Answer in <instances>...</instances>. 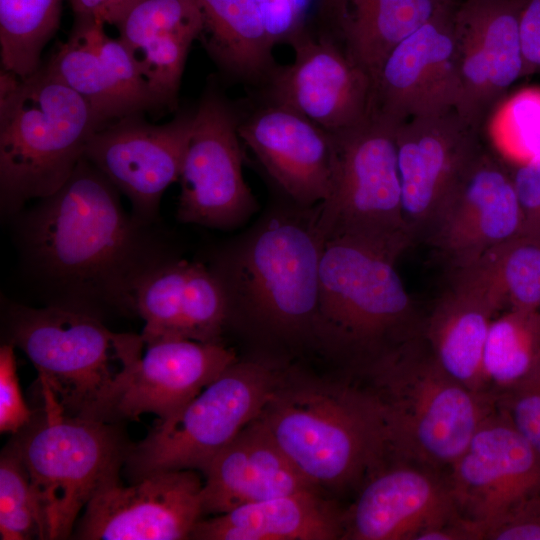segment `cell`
Returning a JSON list of instances; mask_svg holds the SVG:
<instances>
[{"label":"cell","mask_w":540,"mask_h":540,"mask_svg":"<svg viewBox=\"0 0 540 540\" xmlns=\"http://www.w3.org/2000/svg\"><path fill=\"white\" fill-rule=\"evenodd\" d=\"M119 194L83 157L57 192L13 216L22 267L45 305L136 314L138 283L173 256Z\"/></svg>","instance_id":"obj_1"},{"label":"cell","mask_w":540,"mask_h":540,"mask_svg":"<svg viewBox=\"0 0 540 540\" xmlns=\"http://www.w3.org/2000/svg\"><path fill=\"white\" fill-rule=\"evenodd\" d=\"M324 244L316 207L285 200L218 249L208 267L224 290L228 324L242 316L281 338L315 335Z\"/></svg>","instance_id":"obj_2"},{"label":"cell","mask_w":540,"mask_h":540,"mask_svg":"<svg viewBox=\"0 0 540 540\" xmlns=\"http://www.w3.org/2000/svg\"><path fill=\"white\" fill-rule=\"evenodd\" d=\"M107 123L46 65L20 78L1 69L0 205L13 217L57 192Z\"/></svg>","instance_id":"obj_3"},{"label":"cell","mask_w":540,"mask_h":540,"mask_svg":"<svg viewBox=\"0 0 540 540\" xmlns=\"http://www.w3.org/2000/svg\"><path fill=\"white\" fill-rule=\"evenodd\" d=\"M359 371L382 416L391 459L449 468L496 410L493 395L442 370L422 334Z\"/></svg>","instance_id":"obj_4"},{"label":"cell","mask_w":540,"mask_h":540,"mask_svg":"<svg viewBox=\"0 0 540 540\" xmlns=\"http://www.w3.org/2000/svg\"><path fill=\"white\" fill-rule=\"evenodd\" d=\"M9 343L39 374L45 402L65 414L108 421L121 386L144 346L141 335L114 333L86 312L10 304Z\"/></svg>","instance_id":"obj_5"},{"label":"cell","mask_w":540,"mask_h":540,"mask_svg":"<svg viewBox=\"0 0 540 540\" xmlns=\"http://www.w3.org/2000/svg\"><path fill=\"white\" fill-rule=\"evenodd\" d=\"M257 419L315 486L349 488L390 457L378 406L363 387H280Z\"/></svg>","instance_id":"obj_6"},{"label":"cell","mask_w":540,"mask_h":540,"mask_svg":"<svg viewBox=\"0 0 540 540\" xmlns=\"http://www.w3.org/2000/svg\"><path fill=\"white\" fill-rule=\"evenodd\" d=\"M395 265L348 240L324 244L315 335L359 370L422 334L424 318Z\"/></svg>","instance_id":"obj_7"},{"label":"cell","mask_w":540,"mask_h":540,"mask_svg":"<svg viewBox=\"0 0 540 540\" xmlns=\"http://www.w3.org/2000/svg\"><path fill=\"white\" fill-rule=\"evenodd\" d=\"M117 422L65 414L44 402L14 444L27 470L39 539H66L76 518L105 485L119 480L131 445Z\"/></svg>","instance_id":"obj_8"},{"label":"cell","mask_w":540,"mask_h":540,"mask_svg":"<svg viewBox=\"0 0 540 540\" xmlns=\"http://www.w3.org/2000/svg\"><path fill=\"white\" fill-rule=\"evenodd\" d=\"M395 124L376 115L333 133L332 186L316 206L326 242L344 239L397 262L415 242L407 226L397 163Z\"/></svg>","instance_id":"obj_9"},{"label":"cell","mask_w":540,"mask_h":540,"mask_svg":"<svg viewBox=\"0 0 540 540\" xmlns=\"http://www.w3.org/2000/svg\"><path fill=\"white\" fill-rule=\"evenodd\" d=\"M279 376L267 359L240 361L166 419H159L125 464L137 481L149 475L181 469L206 470L248 424L262 412L279 388Z\"/></svg>","instance_id":"obj_10"},{"label":"cell","mask_w":540,"mask_h":540,"mask_svg":"<svg viewBox=\"0 0 540 540\" xmlns=\"http://www.w3.org/2000/svg\"><path fill=\"white\" fill-rule=\"evenodd\" d=\"M239 121L236 109L219 92L211 90L201 98L179 179V221L230 230L258 210L243 176Z\"/></svg>","instance_id":"obj_11"},{"label":"cell","mask_w":540,"mask_h":540,"mask_svg":"<svg viewBox=\"0 0 540 540\" xmlns=\"http://www.w3.org/2000/svg\"><path fill=\"white\" fill-rule=\"evenodd\" d=\"M289 45L294 59L277 65L263 85L266 101L286 106L332 133L371 116V78L327 29L312 28Z\"/></svg>","instance_id":"obj_12"},{"label":"cell","mask_w":540,"mask_h":540,"mask_svg":"<svg viewBox=\"0 0 540 540\" xmlns=\"http://www.w3.org/2000/svg\"><path fill=\"white\" fill-rule=\"evenodd\" d=\"M194 112L180 113L157 125L141 114L114 120L92 136L85 158L132 205V215L144 224L155 222L169 185L181 176Z\"/></svg>","instance_id":"obj_13"},{"label":"cell","mask_w":540,"mask_h":540,"mask_svg":"<svg viewBox=\"0 0 540 540\" xmlns=\"http://www.w3.org/2000/svg\"><path fill=\"white\" fill-rule=\"evenodd\" d=\"M448 469L454 504L482 539L508 510L540 495V453L497 409Z\"/></svg>","instance_id":"obj_14"},{"label":"cell","mask_w":540,"mask_h":540,"mask_svg":"<svg viewBox=\"0 0 540 540\" xmlns=\"http://www.w3.org/2000/svg\"><path fill=\"white\" fill-rule=\"evenodd\" d=\"M523 231L511 170L483 148L445 200L425 240L453 272Z\"/></svg>","instance_id":"obj_15"},{"label":"cell","mask_w":540,"mask_h":540,"mask_svg":"<svg viewBox=\"0 0 540 540\" xmlns=\"http://www.w3.org/2000/svg\"><path fill=\"white\" fill-rule=\"evenodd\" d=\"M480 132L455 108L414 117L398 127L403 211L414 242L426 239L445 200L484 148Z\"/></svg>","instance_id":"obj_16"},{"label":"cell","mask_w":540,"mask_h":540,"mask_svg":"<svg viewBox=\"0 0 540 540\" xmlns=\"http://www.w3.org/2000/svg\"><path fill=\"white\" fill-rule=\"evenodd\" d=\"M525 0H458L453 12L460 92L455 109L482 128L525 77L520 17Z\"/></svg>","instance_id":"obj_17"},{"label":"cell","mask_w":540,"mask_h":540,"mask_svg":"<svg viewBox=\"0 0 540 540\" xmlns=\"http://www.w3.org/2000/svg\"><path fill=\"white\" fill-rule=\"evenodd\" d=\"M203 484L191 469L105 485L88 502L74 536L84 540H182L201 519Z\"/></svg>","instance_id":"obj_18"},{"label":"cell","mask_w":540,"mask_h":540,"mask_svg":"<svg viewBox=\"0 0 540 540\" xmlns=\"http://www.w3.org/2000/svg\"><path fill=\"white\" fill-rule=\"evenodd\" d=\"M455 5L434 16L387 54L372 81L371 114L401 125L414 117L456 107L460 84Z\"/></svg>","instance_id":"obj_19"},{"label":"cell","mask_w":540,"mask_h":540,"mask_svg":"<svg viewBox=\"0 0 540 540\" xmlns=\"http://www.w3.org/2000/svg\"><path fill=\"white\" fill-rule=\"evenodd\" d=\"M461 516L440 470L392 459L364 482L343 514L345 540H416Z\"/></svg>","instance_id":"obj_20"},{"label":"cell","mask_w":540,"mask_h":540,"mask_svg":"<svg viewBox=\"0 0 540 540\" xmlns=\"http://www.w3.org/2000/svg\"><path fill=\"white\" fill-rule=\"evenodd\" d=\"M238 131L285 200L312 208L327 199L335 164L332 132L270 101L240 116Z\"/></svg>","instance_id":"obj_21"},{"label":"cell","mask_w":540,"mask_h":540,"mask_svg":"<svg viewBox=\"0 0 540 540\" xmlns=\"http://www.w3.org/2000/svg\"><path fill=\"white\" fill-rule=\"evenodd\" d=\"M238 360L222 343L167 339L145 344L110 411L108 421L153 413L166 419Z\"/></svg>","instance_id":"obj_22"},{"label":"cell","mask_w":540,"mask_h":540,"mask_svg":"<svg viewBox=\"0 0 540 540\" xmlns=\"http://www.w3.org/2000/svg\"><path fill=\"white\" fill-rule=\"evenodd\" d=\"M201 490L203 514L317 489L256 418L210 462Z\"/></svg>","instance_id":"obj_23"},{"label":"cell","mask_w":540,"mask_h":540,"mask_svg":"<svg viewBox=\"0 0 540 540\" xmlns=\"http://www.w3.org/2000/svg\"><path fill=\"white\" fill-rule=\"evenodd\" d=\"M451 274L450 285L424 318L422 335L446 374L473 391L486 393L483 352L494 315L502 307L471 270Z\"/></svg>","instance_id":"obj_24"},{"label":"cell","mask_w":540,"mask_h":540,"mask_svg":"<svg viewBox=\"0 0 540 540\" xmlns=\"http://www.w3.org/2000/svg\"><path fill=\"white\" fill-rule=\"evenodd\" d=\"M343 514L304 490L237 507L200 519L190 539L197 540H335L342 539Z\"/></svg>","instance_id":"obj_25"},{"label":"cell","mask_w":540,"mask_h":540,"mask_svg":"<svg viewBox=\"0 0 540 540\" xmlns=\"http://www.w3.org/2000/svg\"><path fill=\"white\" fill-rule=\"evenodd\" d=\"M458 0H335L323 28L373 81L387 54Z\"/></svg>","instance_id":"obj_26"},{"label":"cell","mask_w":540,"mask_h":540,"mask_svg":"<svg viewBox=\"0 0 540 540\" xmlns=\"http://www.w3.org/2000/svg\"><path fill=\"white\" fill-rule=\"evenodd\" d=\"M199 37L216 64L230 77L264 85L277 63L254 0H199Z\"/></svg>","instance_id":"obj_27"},{"label":"cell","mask_w":540,"mask_h":540,"mask_svg":"<svg viewBox=\"0 0 540 540\" xmlns=\"http://www.w3.org/2000/svg\"><path fill=\"white\" fill-rule=\"evenodd\" d=\"M540 363V309L511 308L493 319L485 342L484 391L496 397Z\"/></svg>","instance_id":"obj_28"},{"label":"cell","mask_w":540,"mask_h":540,"mask_svg":"<svg viewBox=\"0 0 540 540\" xmlns=\"http://www.w3.org/2000/svg\"><path fill=\"white\" fill-rule=\"evenodd\" d=\"M45 65L107 124L135 115L80 22L75 21L69 39L58 47Z\"/></svg>","instance_id":"obj_29"},{"label":"cell","mask_w":540,"mask_h":540,"mask_svg":"<svg viewBox=\"0 0 540 540\" xmlns=\"http://www.w3.org/2000/svg\"><path fill=\"white\" fill-rule=\"evenodd\" d=\"M466 268L483 280L502 309H540V234L522 232Z\"/></svg>","instance_id":"obj_30"},{"label":"cell","mask_w":540,"mask_h":540,"mask_svg":"<svg viewBox=\"0 0 540 540\" xmlns=\"http://www.w3.org/2000/svg\"><path fill=\"white\" fill-rule=\"evenodd\" d=\"M62 0H0L2 69L26 78L40 67L47 42L56 33Z\"/></svg>","instance_id":"obj_31"},{"label":"cell","mask_w":540,"mask_h":540,"mask_svg":"<svg viewBox=\"0 0 540 540\" xmlns=\"http://www.w3.org/2000/svg\"><path fill=\"white\" fill-rule=\"evenodd\" d=\"M190 261L171 257L152 268L138 283L136 315L144 321L145 344L182 338V302Z\"/></svg>","instance_id":"obj_32"},{"label":"cell","mask_w":540,"mask_h":540,"mask_svg":"<svg viewBox=\"0 0 540 540\" xmlns=\"http://www.w3.org/2000/svg\"><path fill=\"white\" fill-rule=\"evenodd\" d=\"M497 154L512 166L540 156V87L506 95L484 125Z\"/></svg>","instance_id":"obj_33"},{"label":"cell","mask_w":540,"mask_h":540,"mask_svg":"<svg viewBox=\"0 0 540 540\" xmlns=\"http://www.w3.org/2000/svg\"><path fill=\"white\" fill-rule=\"evenodd\" d=\"M113 25L133 52L168 35L199 39L203 17L199 0H131Z\"/></svg>","instance_id":"obj_34"},{"label":"cell","mask_w":540,"mask_h":540,"mask_svg":"<svg viewBox=\"0 0 540 540\" xmlns=\"http://www.w3.org/2000/svg\"><path fill=\"white\" fill-rule=\"evenodd\" d=\"M224 290L208 266L190 262L183 292L182 338L221 343L228 325Z\"/></svg>","instance_id":"obj_35"},{"label":"cell","mask_w":540,"mask_h":540,"mask_svg":"<svg viewBox=\"0 0 540 540\" xmlns=\"http://www.w3.org/2000/svg\"><path fill=\"white\" fill-rule=\"evenodd\" d=\"M0 538L39 539V523L29 476L12 441L0 459Z\"/></svg>","instance_id":"obj_36"},{"label":"cell","mask_w":540,"mask_h":540,"mask_svg":"<svg viewBox=\"0 0 540 540\" xmlns=\"http://www.w3.org/2000/svg\"><path fill=\"white\" fill-rule=\"evenodd\" d=\"M272 47L289 45L320 22L322 0H254Z\"/></svg>","instance_id":"obj_37"},{"label":"cell","mask_w":540,"mask_h":540,"mask_svg":"<svg viewBox=\"0 0 540 540\" xmlns=\"http://www.w3.org/2000/svg\"><path fill=\"white\" fill-rule=\"evenodd\" d=\"M496 409L540 453V363L521 382L495 397Z\"/></svg>","instance_id":"obj_38"},{"label":"cell","mask_w":540,"mask_h":540,"mask_svg":"<svg viewBox=\"0 0 540 540\" xmlns=\"http://www.w3.org/2000/svg\"><path fill=\"white\" fill-rule=\"evenodd\" d=\"M33 417L19 387L14 345L4 343L0 347V431L17 434Z\"/></svg>","instance_id":"obj_39"},{"label":"cell","mask_w":540,"mask_h":540,"mask_svg":"<svg viewBox=\"0 0 540 540\" xmlns=\"http://www.w3.org/2000/svg\"><path fill=\"white\" fill-rule=\"evenodd\" d=\"M488 540H540V495L515 505L485 532Z\"/></svg>","instance_id":"obj_40"},{"label":"cell","mask_w":540,"mask_h":540,"mask_svg":"<svg viewBox=\"0 0 540 540\" xmlns=\"http://www.w3.org/2000/svg\"><path fill=\"white\" fill-rule=\"evenodd\" d=\"M510 170L524 216L523 232L540 234V156Z\"/></svg>","instance_id":"obj_41"},{"label":"cell","mask_w":540,"mask_h":540,"mask_svg":"<svg viewBox=\"0 0 540 540\" xmlns=\"http://www.w3.org/2000/svg\"><path fill=\"white\" fill-rule=\"evenodd\" d=\"M525 77L540 73V0H525L520 17Z\"/></svg>","instance_id":"obj_42"},{"label":"cell","mask_w":540,"mask_h":540,"mask_svg":"<svg viewBox=\"0 0 540 540\" xmlns=\"http://www.w3.org/2000/svg\"><path fill=\"white\" fill-rule=\"evenodd\" d=\"M131 0H69L77 20L112 24Z\"/></svg>","instance_id":"obj_43"},{"label":"cell","mask_w":540,"mask_h":540,"mask_svg":"<svg viewBox=\"0 0 540 540\" xmlns=\"http://www.w3.org/2000/svg\"><path fill=\"white\" fill-rule=\"evenodd\" d=\"M334 2L335 0H322L320 23H325Z\"/></svg>","instance_id":"obj_44"}]
</instances>
